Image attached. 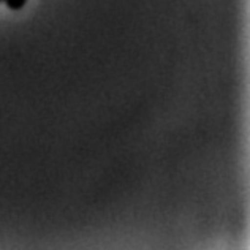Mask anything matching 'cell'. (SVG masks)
Here are the masks:
<instances>
[{"instance_id": "obj_1", "label": "cell", "mask_w": 250, "mask_h": 250, "mask_svg": "<svg viewBox=\"0 0 250 250\" xmlns=\"http://www.w3.org/2000/svg\"><path fill=\"white\" fill-rule=\"evenodd\" d=\"M6 2V6H8L10 10H15V11H18V10H21L22 6L25 5V2L27 0H5Z\"/></svg>"}, {"instance_id": "obj_2", "label": "cell", "mask_w": 250, "mask_h": 250, "mask_svg": "<svg viewBox=\"0 0 250 250\" xmlns=\"http://www.w3.org/2000/svg\"><path fill=\"white\" fill-rule=\"evenodd\" d=\"M0 2H3V0H0Z\"/></svg>"}]
</instances>
